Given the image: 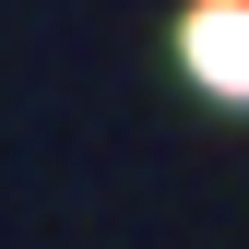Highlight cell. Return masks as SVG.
I'll return each mask as SVG.
<instances>
[{
	"label": "cell",
	"instance_id": "obj_1",
	"mask_svg": "<svg viewBox=\"0 0 249 249\" xmlns=\"http://www.w3.org/2000/svg\"><path fill=\"white\" fill-rule=\"evenodd\" d=\"M178 59H190L202 95L249 107V0H190V12H178Z\"/></svg>",
	"mask_w": 249,
	"mask_h": 249
}]
</instances>
